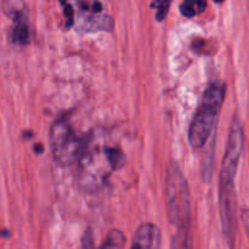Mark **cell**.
Here are the masks:
<instances>
[{
  "instance_id": "obj_1",
  "label": "cell",
  "mask_w": 249,
  "mask_h": 249,
  "mask_svg": "<svg viewBox=\"0 0 249 249\" xmlns=\"http://www.w3.org/2000/svg\"><path fill=\"white\" fill-rule=\"evenodd\" d=\"M192 198L186 177L176 162L167 167L165 178V205L169 221L176 229L191 227Z\"/></svg>"
},
{
  "instance_id": "obj_2",
  "label": "cell",
  "mask_w": 249,
  "mask_h": 249,
  "mask_svg": "<svg viewBox=\"0 0 249 249\" xmlns=\"http://www.w3.org/2000/svg\"><path fill=\"white\" fill-rule=\"evenodd\" d=\"M225 92L226 88L224 85L210 86L205 90L188 131V142L193 149L204 147L212 136L224 104Z\"/></svg>"
},
{
  "instance_id": "obj_3",
  "label": "cell",
  "mask_w": 249,
  "mask_h": 249,
  "mask_svg": "<svg viewBox=\"0 0 249 249\" xmlns=\"http://www.w3.org/2000/svg\"><path fill=\"white\" fill-rule=\"evenodd\" d=\"M49 144L53 158L61 166L73 164L85 149V143L73 133L70 124L64 120L54 122L50 127Z\"/></svg>"
},
{
  "instance_id": "obj_4",
  "label": "cell",
  "mask_w": 249,
  "mask_h": 249,
  "mask_svg": "<svg viewBox=\"0 0 249 249\" xmlns=\"http://www.w3.org/2000/svg\"><path fill=\"white\" fill-rule=\"evenodd\" d=\"M243 142L244 136L242 124L238 117H233L231 127H230L226 150L222 159L221 174H220V182L222 183H234V177H236L239 159L243 150Z\"/></svg>"
},
{
  "instance_id": "obj_5",
  "label": "cell",
  "mask_w": 249,
  "mask_h": 249,
  "mask_svg": "<svg viewBox=\"0 0 249 249\" xmlns=\"http://www.w3.org/2000/svg\"><path fill=\"white\" fill-rule=\"evenodd\" d=\"M161 233L160 230L150 222H144L136 230L131 249H160Z\"/></svg>"
},
{
  "instance_id": "obj_6",
  "label": "cell",
  "mask_w": 249,
  "mask_h": 249,
  "mask_svg": "<svg viewBox=\"0 0 249 249\" xmlns=\"http://www.w3.org/2000/svg\"><path fill=\"white\" fill-rule=\"evenodd\" d=\"M114 28V20L110 16H88L81 22L80 30L81 33H90L98 32V31H105V32H111Z\"/></svg>"
},
{
  "instance_id": "obj_7",
  "label": "cell",
  "mask_w": 249,
  "mask_h": 249,
  "mask_svg": "<svg viewBox=\"0 0 249 249\" xmlns=\"http://www.w3.org/2000/svg\"><path fill=\"white\" fill-rule=\"evenodd\" d=\"M171 249H193V237L191 227L176 229L171 238Z\"/></svg>"
},
{
  "instance_id": "obj_8",
  "label": "cell",
  "mask_w": 249,
  "mask_h": 249,
  "mask_svg": "<svg viewBox=\"0 0 249 249\" xmlns=\"http://www.w3.org/2000/svg\"><path fill=\"white\" fill-rule=\"evenodd\" d=\"M11 38L16 44L26 45L30 43V28H28L27 18L14 21Z\"/></svg>"
},
{
  "instance_id": "obj_9",
  "label": "cell",
  "mask_w": 249,
  "mask_h": 249,
  "mask_svg": "<svg viewBox=\"0 0 249 249\" xmlns=\"http://www.w3.org/2000/svg\"><path fill=\"white\" fill-rule=\"evenodd\" d=\"M4 11L13 21L27 18V6L23 0H4Z\"/></svg>"
},
{
  "instance_id": "obj_10",
  "label": "cell",
  "mask_w": 249,
  "mask_h": 249,
  "mask_svg": "<svg viewBox=\"0 0 249 249\" xmlns=\"http://www.w3.org/2000/svg\"><path fill=\"white\" fill-rule=\"evenodd\" d=\"M126 243V237L124 232L120 230L112 229L107 232L104 243L100 246V249H122Z\"/></svg>"
},
{
  "instance_id": "obj_11",
  "label": "cell",
  "mask_w": 249,
  "mask_h": 249,
  "mask_svg": "<svg viewBox=\"0 0 249 249\" xmlns=\"http://www.w3.org/2000/svg\"><path fill=\"white\" fill-rule=\"evenodd\" d=\"M105 158H107V164L110 165L112 170L121 169L124 165V154L120 148L116 147H105Z\"/></svg>"
},
{
  "instance_id": "obj_12",
  "label": "cell",
  "mask_w": 249,
  "mask_h": 249,
  "mask_svg": "<svg viewBox=\"0 0 249 249\" xmlns=\"http://www.w3.org/2000/svg\"><path fill=\"white\" fill-rule=\"evenodd\" d=\"M82 249H95L94 239H93V233L89 229L83 233L82 237Z\"/></svg>"
},
{
  "instance_id": "obj_13",
  "label": "cell",
  "mask_w": 249,
  "mask_h": 249,
  "mask_svg": "<svg viewBox=\"0 0 249 249\" xmlns=\"http://www.w3.org/2000/svg\"><path fill=\"white\" fill-rule=\"evenodd\" d=\"M208 42L204 39H196L195 42H192V49L195 50L198 54H208Z\"/></svg>"
},
{
  "instance_id": "obj_14",
  "label": "cell",
  "mask_w": 249,
  "mask_h": 249,
  "mask_svg": "<svg viewBox=\"0 0 249 249\" xmlns=\"http://www.w3.org/2000/svg\"><path fill=\"white\" fill-rule=\"evenodd\" d=\"M179 9H181V13L186 18H193L195 15H197V13H196L195 8H193L192 3H191L190 0H184V3L182 4Z\"/></svg>"
},
{
  "instance_id": "obj_15",
  "label": "cell",
  "mask_w": 249,
  "mask_h": 249,
  "mask_svg": "<svg viewBox=\"0 0 249 249\" xmlns=\"http://www.w3.org/2000/svg\"><path fill=\"white\" fill-rule=\"evenodd\" d=\"M241 220L242 224H243L244 230H246L247 237L249 239V209L248 208H243L241 212Z\"/></svg>"
},
{
  "instance_id": "obj_16",
  "label": "cell",
  "mask_w": 249,
  "mask_h": 249,
  "mask_svg": "<svg viewBox=\"0 0 249 249\" xmlns=\"http://www.w3.org/2000/svg\"><path fill=\"white\" fill-rule=\"evenodd\" d=\"M213 147H214V145H213ZM212 149L208 152V157H209V159H213V157H214V153L212 154ZM210 171H212V160H210L209 162L207 161L203 162V176H210Z\"/></svg>"
},
{
  "instance_id": "obj_17",
  "label": "cell",
  "mask_w": 249,
  "mask_h": 249,
  "mask_svg": "<svg viewBox=\"0 0 249 249\" xmlns=\"http://www.w3.org/2000/svg\"><path fill=\"white\" fill-rule=\"evenodd\" d=\"M65 16L68 18V22H66V27H71L73 23V9L71 5L65 6Z\"/></svg>"
},
{
  "instance_id": "obj_18",
  "label": "cell",
  "mask_w": 249,
  "mask_h": 249,
  "mask_svg": "<svg viewBox=\"0 0 249 249\" xmlns=\"http://www.w3.org/2000/svg\"><path fill=\"white\" fill-rule=\"evenodd\" d=\"M89 9L93 11V13H100V11L103 10V6L99 1H93L92 6H90Z\"/></svg>"
},
{
  "instance_id": "obj_19",
  "label": "cell",
  "mask_w": 249,
  "mask_h": 249,
  "mask_svg": "<svg viewBox=\"0 0 249 249\" xmlns=\"http://www.w3.org/2000/svg\"><path fill=\"white\" fill-rule=\"evenodd\" d=\"M35 150H36V152L38 153V154H40V153H43V150H44V148H43V145L40 144V143H39V144L36 145V147H35Z\"/></svg>"
},
{
  "instance_id": "obj_20",
  "label": "cell",
  "mask_w": 249,
  "mask_h": 249,
  "mask_svg": "<svg viewBox=\"0 0 249 249\" xmlns=\"http://www.w3.org/2000/svg\"><path fill=\"white\" fill-rule=\"evenodd\" d=\"M59 1H60V4H62V5H65L68 0H59Z\"/></svg>"
},
{
  "instance_id": "obj_21",
  "label": "cell",
  "mask_w": 249,
  "mask_h": 249,
  "mask_svg": "<svg viewBox=\"0 0 249 249\" xmlns=\"http://www.w3.org/2000/svg\"><path fill=\"white\" fill-rule=\"evenodd\" d=\"M215 3H222V1H224V0H214Z\"/></svg>"
}]
</instances>
